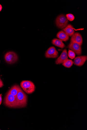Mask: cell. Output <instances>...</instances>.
Listing matches in <instances>:
<instances>
[{
    "instance_id": "e0dca14e",
    "label": "cell",
    "mask_w": 87,
    "mask_h": 130,
    "mask_svg": "<svg viewBox=\"0 0 87 130\" xmlns=\"http://www.w3.org/2000/svg\"><path fill=\"white\" fill-rule=\"evenodd\" d=\"M66 17L68 20L70 21H73L75 19V17L72 14H66Z\"/></svg>"
},
{
    "instance_id": "3957f363",
    "label": "cell",
    "mask_w": 87,
    "mask_h": 130,
    "mask_svg": "<svg viewBox=\"0 0 87 130\" xmlns=\"http://www.w3.org/2000/svg\"><path fill=\"white\" fill-rule=\"evenodd\" d=\"M20 85L23 90L27 94H31L35 91V86L32 82L23 81L21 82Z\"/></svg>"
},
{
    "instance_id": "8992f818",
    "label": "cell",
    "mask_w": 87,
    "mask_h": 130,
    "mask_svg": "<svg viewBox=\"0 0 87 130\" xmlns=\"http://www.w3.org/2000/svg\"><path fill=\"white\" fill-rule=\"evenodd\" d=\"M69 48L78 56H80L82 54L81 46L78 43L73 42H71L68 46Z\"/></svg>"
},
{
    "instance_id": "7a4b0ae2",
    "label": "cell",
    "mask_w": 87,
    "mask_h": 130,
    "mask_svg": "<svg viewBox=\"0 0 87 130\" xmlns=\"http://www.w3.org/2000/svg\"><path fill=\"white\" fill-rule=\"evenodd\" d=\"M16 98L18 108H23L26 107L27 104V96L21 89L18 92Z\"/></svg>"
},
{
    "instance_id": "5bb4252c",
    "label": "cell",
    "mask_w": 87,
    "mask_h": 130,
    "mask_svg": "<svg viewBox=\"0 0 87 130\" xmlns=\"http://www.w3.org/2000/svg\"><path fill=\"white\" fill-rule=\"evenodd\" d=\"M52 44L55 46L61 48H63L65 47V45L62 41L57 38H54L52 40Z\"/></svg>"
},
{
    "instance_id": "7c38bea8",
    "label": "cell",
    "mask_w": 87,
    "mask_h": 130,
    "mask_svg": "<svg viewBox=\"0 0 87 130\" xmlns=\"http://www.w3.org/2000/svg\"><path fill=\"white\" fill-rule=\"evenodd\" d=\"M63 31L68 35L69 37H72L74 33V30L73 26L70 24L67 25L65 28L63 29Z\"/></svg>"
},
{
    "instance_id": "2e32d148",
    "label": "cell",
    "mask_w": 87,
    "mask_h": 130,
    "mask_svg": "<svg viewBox=\"0 0 87 130\" xmlns=\"http://www.w3.org/2000/svg\"><path fill=\"white\" fill-rule=\"evenodd\" d=\"M68 55L69 57L72 59L74 58L76 56L75 53L73 51L70 50H69Z\"/></svg>"
},
{
    "instance_id": "ba28073f",
    "label": "cell",
    "mask_w": 87,
    "mask_h": 130,
    "mask_svg": "<svg viewBox=\"0 0 87 130\" xmlns=\"http://www.w3.org/2000/svg\"><path fill=\"white\" fill-rule=\"evenodd\" d=\"M87 59V56H78L74 58V64L76 66H81L84 64Z\"/></svg>"
},
{
    "instance_id": "9a60e30c",
    "label": "cell",
    "mask_w": 87,
    "mask_h": 130,
    "mask_svg": "<svg viewBox=\"0 0 87 130\" xmlns=\"http://www.w3.org/2000/svg\"><path fill=\"white\" fill-rule=\"evenodd\" d=\"M74 62L72 60L68 59L63 63L62 65L65 67L69 68L72 66Z\"/></svg>"
},
{
    "instance_id": "52a82bcc",
    "label": "cell",
    "mask_w": 87,
    "mask_h": 130,
    "mask_svg": "<svg viewBox=\"0 0 87 130\" xmlns=\"http://www.w3.org/2000/svg\"><path fill=\"white\" fill-rule=\"evenodd\" d=\"M58 53L54 46H51L46 52L45 56L48 58H56L58 57Z\"/></svg>"
},
{
    "instance_id": "30bf717a",
    "label": "cell",
    "mask_w": 87,
    "mask_h": 130,
    "mask_svg": "<svg viewBox=\"0 0 87 130\" xmlns=\"http://www.w3.org/2000/svg\"><path fill=\"white\" fill-rule=\"evenodd\" d=\"M71 42H76L81 46L83 43V39L81 34L78 33H74L71 37Z\"/></svg>"
},
{
    "instance_id": "277c9868",
    "label": "cell",
    "mask_w": 87,
    "mask_h": 130,
    "mask_svg": "<svg viewBox=\"0 0 87 130\" xmlns=\"http://www.w3.org/2000/svg\"><path fill=\"white\" fill-rule=\"evenodd\" d=\"M68 23V20L64 15H60L56 19V24L59 28L64 29L67 26Z\"/></svg>"
},
{
    "instance_id": "d6986e66",
    "label": "cell",
    "mask_w": 87,
    "mask_h": 130,
    "mask_svg": "<svg viewBox=\"0 0 87 130\" xmlns=\"http://www.w3.org/2000/svg\"><path fill=\"white\" fill-rule=\"evenodd\" d=\"M2 101V94H0V105H1Z\"/></svg>"
},
{
    "instance_id": "5b68a950",
    "label": "cell",
    "mask_w": 87,
    "mask_h": 130,
    "mask_svg": "<svg viewBox=\"0 0 87 130\" xmlns=\"http://www.w3.org/2000/svg\"><path fill=\"white\" fill-rule=\"evenodd\" d=\"M4 58L7 63L10 64L15 63L18 59V57L17 54L12 51L7 53L5 55Z\"/></svg>"
},
{
    "instance_id": "ac0fdd59",
    "label": "cell",
    "mask_w": 87,
    "mask_h": 130,
    "mask_svg": "<svg viewBox=\"0 0 87 130\" xmlns=\"http://www.w3.org/2000/svg\"><path fill=\"white\" fill-rule=\"evenodd\" d=\"M3 82L2 80H0V88H2L3 86Z\"/></svg>"
},
{
    "instance_id": "6da1fadb",
    "label": "cell",
    "mask_w": 87,
    "mask_h": 130,
    "mask_svg": "<svg viewBox=\"0 0 87 130\" xmlns=\"http://www.w3.org/2000/svg\"><path fill=\"white\" fill-rule=\"evenodd\" d=\"M4 103L5 105L8 107L11 108H18L16 97L8 92L5 98Z\"/></svg>"
},
{
    "instance_id": "4fadbf2b",
    "label": "cell",
    "mask_w": 87,
    "mask_h": 130,
    "mask_svg": "<svg viewBox=\"0 0 87 130\" xmlns=\"http://www.w3.org/2000/svg\"><path fill=\"white\" fill-rule=\"evenodd\" d=\"M21 89L19 85H15L11 88L8 92L16 98L17 94Z\"/></svg>"
},
{
    "instance_id": "44dd1931",
    "label": "cell",
    "mask_w": 87,
    "mask_h": 130,
    "mask_svg": "<svg viewBox=\"0 0 87 130\" xmlns=\"http://www.w3.org/2000/svg\"><path fill=\"white\" fill-rule=\"evenodd\" d=\"M1 80V79H0V80Z\"/></svg>"
},
{
    "instance_id": "ffe728a7",
    "label": "cell",
    "mask_w": 87,
    "mask_h": 130,
    "mask_svg": "<svg viewBox=\"0 0 87 130\" xmlns=\"http://www.w3.org/2000/svg\"><path fill=\"white\" fill-rule=\"evenodd\" d=\"M2 7L1 5L0 4V11H1L2 9Z\"/></svg>"
},
{
    "instance_id": "9c48e42d",
    "label": "cell",
    "mask_w": 87,
    "mask_h": 130,
    "mask_svg": "<svg viewBox=\"0 0 87 130\" xmlns=\"http://www.w3.org/2000/svg\"><path fill=\"white\" fill-rule=\"evenodd\" d=\"M68 55L67 50L65 49L63 51L60 56L57 59L56 61V63L57 65L62 64L68 59Z\"/></svg>"
},
{
    "instance_id": "8fae6325",
    "label": "cell",
    "mask_w": 87,
    "mask_h": 130,
    "mask_svg": "<svg viewBox=\"0 0 87 130\" xmlns=\"http://www.w3.org/2000/svg\"><path fill=\"white\" fill-rule=\"evenodd\" d=\"M57 37L62 41H66L69 39V37L64 31L61 30L58 33Z\"/></svg>"
}]
</instances>
